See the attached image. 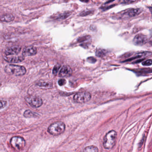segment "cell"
Here are the masks:
<instances>
[{"label":"cell","mask_w":152,"mask_h":152,"mask_svg":"<svg viewBox=\"0 0 152 152\" xmlns=\"http://www.w3.org/2000/svg\"><path fill=\"white\" fill-rule=\"evenodd\" d=\"M61 68V66L59 65H57L54 67L53 69V75H56L57 74H58V72L60 68Z\"/></svg>","instance_id":"cell-17"},{"label":"cell","mask_w":152,"mask_h":152,"mask_svg":"<svg viewBox=\"0 0 152 152\" xmlns=\"http://www.w3.org/2000/svg\"><path fill=\"white\" fill-rule=\"evenodd\" d=\"M1 83L0 82V86H1Z\"/></svg>","instance_id":"cell-26"},{"label":"cell","mask_w":152,"mask_h":152,"mask_svg":"<svg viewBox=\"0 0 152 152\" xmlns=\"http://www.w3.org/2000/svg\"><path fill=\"white\" fill-rule=\"evenodd\" d=\"M37 53V50L36 47L33 46H28L25 47L22 51V55L26 56H32L36 55Z\"/></svg>","instance_id":"cell-10"},{"label":"cell","mask_w":152,"mask_h":152,"mask_svg":"<svg viewBox=\"0 0 152 152\" xmlns=\"http://www.w3.org/2000/svg\"><path fill=\"white\" fill-rule=\"evenodd\" d=\"M7 102L5 101H0V110L7 106Z\"/></svg>","instance_id":"cell-18"},{"label":"cell","mask_w":152,"mask_h":152,"mask_svg":"<svg viewBox=\"0 0 152 152\" xmlns=\"http://www.w3.org/2000/svg\"><path fill=\"white\" fill-rule=\"evenodd\" d=\"M15 18L11 14H5L0 16V20L4 22H10L13 21Z\"/></svg>","instance_id":"cell-12"},{"label":"cell","mask_w":152,"mask_h":152,"mask_svg":"<svg viewBox=\"0 0 152 152\" xmlns=\"http://www.w3.org/2000/svg\"><path fill=\"white\" fill-rule=\"evenodd\" d=\"M93 13L92 11H86L80 13V16H86L87 15H89V14H91V13Z\"/></svg>","instance_id":"cell-20"},{"label":"cell","mask_w":152,"mask_h":152,"mask_svg":"<svg viewBox=\"0 0 152 152\" xmlns=\"http://www.w3.org/2000/svg\"><path fill=\"white\" fill-rule=\"evenodd\" d=\"M150 10H151V11L152 13V8H150Z\"/></svg>","instance_id":"cell-25"},{"label":"cell","mask_w":152,"mask_h":152,"mask_svg":"<svg viewBox=\"0 0 152 152\" xmlns=\"http://www.w3.org/2000/svg\"><path fill=\"white\" fill-rule=\"evenodd\" d=\"M148 41L147 37L143 34H140L137 35L133 39V42L137 45H142L145 44Z\"/></svg>","instance_id":"cell-7"},{"label":"cell","mask_w":152,"mask_h":152,"mask_svg":"<svg viewBox=\"0 0 152 152\" xmlns=\"http://www.w3.org/2000/svg\"><path fill=\"white\" fill-rule=\"evenodd\" d=\"M5 73L9 75L16 76H22L26 74V70L23 66L10 64L4 68Z\"/></svg>","instance_id":"cell-2"},{"label":"cell","mask_w":152,"mask_h":152,"mask_svg":"<svg viewBox=\"0 0 152 152\" xmlns=\"http://www.w3.org/2000/svg\"><path fill=\"white\" fill-rule=\"evenodd\" d=\"M151 36L152 37V29L151 30Z\"/></svg>","instance_id":"cell-24"},{"label":"cell","mask_w":152,"mask_h":152,"mask_svg":"<svg viewBox=\"0 0 152 152\" xmlns=\"http://www.w3.org/2000/svg\"><path fill=\"white\" fill-rule=\"evenodd\" d=\"M134 1L135 0H119L120 2L122 4L131 3Z\"/></svg>","instance_id":"cell-21"},{"label":"cell","mask_w":152,"mask_h":152,"mask_svg":"<svg viewBox=\"0 0 152 152\" xmlns=\"http://www.w3.org/2000/svg\"><path fill=\"white\" fill-rule=\"evenodd\" d=\"M11 145L17 151L23 150L26 146V142L23 137L19 136L13 137L10 140Z\"/></svg>","instance_id":"cell-4"},{"label":"cell","mask_w":152,"mask_h":152,"mask_svg":"<svg viewBox=\"0 0 152 152\" xmlns=\"http://www.w3.org/2000/svg\"><path fill=\"white\" fill-rule=\"evenodd\" d=\"M142 12V10L139 8L137 9H132L129 10L126 14L129 17H134L137 16L141 13Z\"/></svg>","instance_id":"cell-13"},{"label":"cell","mask_w":152,"mask_h":152,"mask_svg":"<svg viewBox=\"0 0 152 152\" xmlns=\"http://www.w3.org/2000/svg\"><path fill=\"white\" fill-rule=\"evenodd\" d=\"M37 116V113L33 112L30 110H27L24 113V116L26 118H36Z\"/></svg>","instance_id":"cell-14"},{"label":"cell","mask_w":152,"mask_h":152,"mask_svg":"<svg viewBox=\"0 0 152 152\" xmlns=\"http://www.w3.org/2000/svg\"><path fill=\"white\" fill-rule=\"evenodd\" d=\"M73 73L71 68L68 66H64L62 67L59 72L60 77H64L71 76Z\"/></svg>","instance_id":"cell-11"},{"label":"cell","mask_w":152,"mask_h":152,"mask_svg":"<svg viewBox=\"0 0 152 152\" xmlns=\"http://www.w3.org/2000/svg\"><path fill=\"white\" fill-rule=\"evenodd\" d=\"M117 133L115 130H110L104 136L103 139V146L106 150L113 148L116 144Z\"/></svg>","instance_id":"cell-1"},{"label":"cell","mask_w":152,"mask_h":152,"mask_svg":"<svg viewBox=\"0 0 152 152\" xmlns=\"http://www.w3.org/2000/svg\"><path fill=\"white\" fill-rule=\"evenodd\" d=\"M21 47L20 46H13L5 50L4 53L6 56L17 55L20 53Z\"/></svg>","instance_id":"cell-8"},{"label":"cell","mask_w":152,"mask_h":152,"mask_svg":"<svg viewBox=\"0 0 152 152\" xmlns=\"http://www.w3.org/2000/svg\"><path fill=\"white\" fill-rule=\"evenodd\" d=\"M83 152H98V149L96 146L91 145L86 147Z\"/></svg>","instance_id":"cell-15"},{"label":"cell","mask_w":152,"mask_h":152,"mask_svg":"<svg viewBox=\"0 0 152 152\" xmlns=\"http://www.w3.org/2000/svg\"><path fill=\"white\" fill-rule=\"evenodd\" d=\"M4 59L10 63H19L25 59V57L22 55H14V56H6L4 57Z\"/></svg>","instance_id":"cell-9"},{"label":"cell","mask_w":152,"mask_h":152,"mask_svg":"<svg viewBox=\"0 0 152 152\" xmlns=\"http://www.w3.org/2000/svg\"><path fill=\"white\" fill-rule=\"evenodd\" d=\"M26 101L34 108H38L43 104V101L41 97L36 96H28L25 98Z\"/></svg>","instance_id":"cell-6"},{"label":"cell","mask_w":152,"mask_h":152,"mask_svg":"<svg viewBox=\"0 0 152 152\" xmlns=\"http://www.w3.org/2000/svg\"><path fill=\"white\" fill-rule=\"evenodd\" d=\"M91 98V95L88 92L77 93L74 96V100L78 103H84L88 102Z\"/></svg>","instance_id":"cell-5"},{"label":"cell","mask_w":152,"mask_h":152,"mask_svg":"<svg viewBox=\"0 0 152 152\" xmlns=\"http://www.w3.org/2000/svg\"><path fill=\"white\" fill-rule=\"evenodd\" d=\"M66 83V80L64 79H61L59 80L58 84L60 86H64Z\"/></svg>","instance_id":"cell-22"},{"label":"cell","mask_w":152,"mask_h":152,"mask_svg":"<svg viewBox=\"0 0 152 152\" xmlns=\"http://www.w3.org/2000/svg\"><path fill=\"white\" fill-rule=\"evenodd\" d=\"M80 1L84 3H87L88 2V0H80Z\"/></svg>","instance_id":"cell-23"},{"label":"cell","mask_w":152,"mask_h":152,"mask_svg":"<svg viewBox=\"0 0 152 152\" xmlns=\"http://www.w3.org/2000/svg\"><path fill=\"white\" fill-rule=\"evenodd\" d=\"M143 66H149L152 65V60L149 59L144 61L142 63Z\"/></svg>","instance_id":"cell-19"},{"label":"cell","mask_w":152,"mask_h":152,"mask_svg":"<svg viewBox=\"0 0 152 152\" xmlns=\"http://www.w3.org/2000/svg\"><path fill=\"white\" fill-rule=\"evenodd\" d=\"M37 85L39 86L45 87H49L52 86V84L50 83H48L47 82H40L37 83Z\"/></svg>","instance_id":"cell-16"},{"label":"cell","mask_w":152,"mask_h":152,"mask_svg":"<svg viewBox=\"0 0 152 152\" xmlns=\"http://www.w3.org/2000/svg\"><path fill=\"white\" fill-rule=\"evenodd\" d=\"M65 129V123L61 121H57L51 124L48 127L47 131L52 135L57 136L63 134Z\"/></svg>","instance_id":"cell-3"}]
</instances>
